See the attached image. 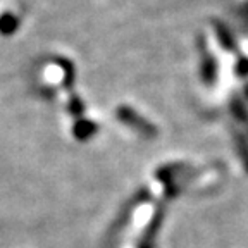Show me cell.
I'll list each match as a JSON object with an SVG mask.
<instances>
[{"label":"cell","mask_w":248,"mask_h":248,"mask_svg":"<svg viewBox=\"0 0 248 248\" xmlns=\"http://www.w3.org/2000/svg\"><path fill=\"white\" fill-rule=\"evenodd\" d=\"M17 26H19V19H17L12 12L0 14V35H4V36L12 35V33H16Z\"/></svg>","instance_id":"cell-1"}]
</instances>
